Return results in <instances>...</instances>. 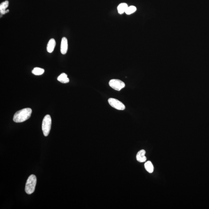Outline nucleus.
Returning a JSON list of instances; mask_svg holds the SVG:
<instances>
[{
    "instance_id": "f257e3e1",
    "label": "nucleus",
    "mask_w": 209,
    "mask_h": 209,
    "mask_svg": "<svg viewBox=\"0 0 209 209\" xmlns=\"http://www.w3.org/2000/svg\"><path fill=\"white\" fill-rule=\"evenodd\" d=\"M32 113V109L29 108L19 110L14 115L13 121L17 123L23 122L30 118Z\"/></svg>"
},
{
    "instance_id": "f03ea898",
    "label": "nucleus",
    "mask_w": 209,
    "mask_h": 209,
    "mask_svg": "<svg viewBox=\"0 0 209 209\" xmlns=\"http://www.w3.org/2000/svg\"><path fill=\"white\" fill-rule=\"evenodd\" d=\"M36 184V177L34 175H31L27 180L25 186V192L28 195H31L34 192Z\"/></svg>"
},
{
    "instance_id": "7ed1b4c3",
    "label": "nucleus",
    "mask_w": 209,
    "mask_h": 209,
    "mask_svg": "<svg viewBox=\"0 0 209 209\" xmlns=\"http://www.w3.org/2000/svg\"><path fill=\"white\" fill-rule=\"evenodd\" d=\"M51 124H52V119L51 116L47 115L44 117L42 124V129L44 136L48 137L50 131Z\"/></svg>"
},
{
    "instance_id": "20e7f679",
    "label": "nucleus",
    "mask_w": 209,
    "mask_h": 209,
    "mask_svg": "<svg viewBox=\"0 0 209 209\" xmlns=\"http://www.w3.org/2000/svg\"><path fill=\"white\" fill-rule=\"evenodd\" d=\"M109 85L114 90L119 91L125 87V83L122 81L117 79H113L110 80Z\"/></svg>"
},
{
    "instance_id": "39448f33",
    "label": "nucleus",
    "mask_w": 209,
    "mask_h": 209,
    "mask_svg": "<svg viewBox=\"0 0 209 209\" xmlns=\"http://www.w3.org/2000/svg\"><path fill=\"white\" fill-rule=\"evenodd\" d=\"M108 102L110 106L117 110H122L125 108L124 105L118 100L110 98L108 100Z\"/></svg>"
},
{
    "instance_id": "423d86ee",
    "label": "nucleus",
    "mask_w": 209,
    "mask_h": 209,
    "mask_svg": "<svg viewBox=\"0 0 209 209\" xmlns=\"http://www.w3.org/2000/svg\"><path fill=\"white\" fill-rule=\"evenodd\" d=\"M68 50V41L66 38L63 37L62 39L60 45V52L63 54H66Z\"/></svg>"
},
{
    "instance_id": "0eeeda50",
    "label": "nucleus",
    "mask_w": 209,
    "mask_h": 209,
    "mask_svg": "<svg viewBox=\"0 0 209 209\" xmlns=\"http://www.w3.org/2000/svg\"><path fill=\"white\" fill-rule=\"evenodd\" d=\"M9 1H6L2 2L0 5V13L1 14L4 15L9 12V9L6 10L9 6Z\"/></svg>"
},
{
    "instance_id": "6e6552de",
    "label": "nucleus",
    "mask_w": 209,
    "mask_h": 209,
    "mask_svg": "<svg viewBox=\"0 0 209 209\" xmlns=\"http://www.w3.org/2000/svg\"><path fill=\"white\" fill-rule=\"evenodd\" d=\"M145 151L144 149L140 151L137 155V161L141 163L144 162L146 161V157L145 156Z\"/></svg>"
},
{
    "instance_id": "1a4fd4ad",
    "label": "nucleus",
    "mask_w": 209,
    "mask_h": 209,
    "mask_svg": "<svg viewBox=\"0 0 209 209\" xmlns=\"http://www.w3.org/2000/svg\"><path fill=\"white\" fill-rule=\"evenodd\" d=\"M56 41L54 39L52 38L50 40L47 45V50L48 52L52 53L56 46Z\"/></svg>"
},
{
    "instance_id": "9d476101",
    "label": "nucleus",
    "mask_w": 209,
    "mask_h": 209,
    "mask_svg": "<svg viewBox=\"0 0 209 209\" xmlns=\"http://www.w3.org/2000/svg\"><path fill=\"white\" fill-rule=\"evenodd\" d=\"M57 80L63 83H67L69 81L67 75L65 73H63L57 78Z\"/></svg>"
},
{
    "instance_id": "9b49d317",
    "label": "nucleus",
    "mask_w": 209,
    "mask_h": 209,
    "mask_svg": "<svg viewBox=\"0 0 209 209\" xmlns=\"http://www.w3.org/2000/svg\"><path fill=\"white\" fill-rule=\"evenodd\" d=\"M128 7L127 4L125 3L120 4L117 7L118 13L119 14H122L125 13V11Z\"/></svg>"
},
{
    "instance_id": "f8f14e48",
    "label": "nucleus",
    "mask_w": 209,
    "mask_h": 209,
    "mask_svg": "<svg viewBox=\"0 0 209 209\" xmlns=\"http://www.w3.org/2000/svg\"><path fill=\"white\" fill-rule=\"evenodd\" d=\"M146 170L149 173H153L154 171V167L153 164L150 161L146 162L145 164Z\"/></svg>"
},
{
    "instance_id": "ddd939ff",
    "label": "nucleus",
    "mask_w": 209,
    "mask_h": 209,
    "mask_svg": "<svg viewBox=\"0 0 209 209\" xmlns=\"http://www.w3.org/2000/svg\"><path fill=\"white\" fill-rule=\"evenodd\" d=\"M45 70L43 69L39 68V67H35L32 70V73L35 75H41L44 74Z\"/></svg>"
},
{
    "instance_id": "4468645a",
    "label": "nucleus",
    "mask_w": 209,
    "mask_h": 209,
    "mask_svg": "<svg viewBox=\"0 0 209 209\" xmlns=\"http://www.w3.org/2000/svg\"><path fill=\"white\" fill-rule=\"evenodd\" d=\"M137 11V8L134 6H130L128 8L125 12L126 14L130 15L134 13Z\"/></svg>"
}]
</instances>
